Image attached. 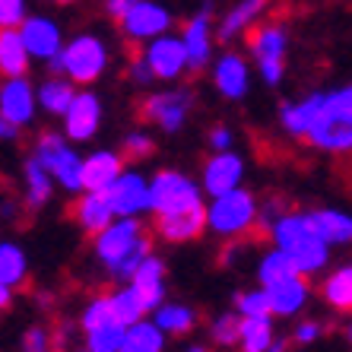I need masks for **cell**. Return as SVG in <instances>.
<instances>
[{
  "instance_id": "6da1fadb",
  "label": "cell",
  "mask_w": 352,
  "mask_h": 352,
  "mask_svg": "<svg viewBox=\"0 0 352 352\" xmlns=\"http://www.w3.org/2000/svg\"><path fill=\"white\" fill-rule=\"evenodd\" d=\"M96 261L105 267V273L118 283H127L137 263L153 251L146 229L137 216H115L105 229L96 232Z\"/></svg>"
},
{
  "instance_id": "7a4b0ae2",
  "label": "cell",
  "mask_w": 352,
  "mask_h": 352,
  "mask_svg": "<svg viewBox=\"0 0 352 352\" xmlns=\"http://www.w3.org/2000/svg\"><path fill=\"white\" fill-rule=\"evenodd\" d=\"M267 232H270V238H273V248H279L302 276H314V273H324L330 267L333 248L308 226V216L305 213H289V210H283V213L267 226Z\"/></svg>"
},
{
  "instance_id": "3957f363",
  "label": "cell",
  "mask_w": 352,
  "mask_h": 352,
  "mask_svg": "<svg viewBox=\"0 0 352 352\" xmlns=\"http://www.w3.org/2000/svg\"><path fill=\"white\" fill-rule=\"evenodd\" d=\"M305 140L324 153L346 156L352 149V86H340L320 96V105L314 111Z\"/></svg>"
},
{
  "instance_id": "277c9868",
  "label": "cell",
  "mask_w": 352,
  "mask_h": 352,
  "mask_svg": "<svg viewBox=\"0 0 352 352\" xmlns=\"http://www.w3.org/2000/svg\"><path fill=\"white\" fill-rule=\"evenodd\" d=\"M108 60H111V51H108L105 38H98L96 32H80L70 41L64 38L60 51L45 64H48L51 74L67 76L74 86H89V82L105 76Z\"/></svg>"
},
{
  "instance_id": "5b68a950",
  "label": "cell",
  "mask_w": 352,
  "mask_h": 352,
  "mask_svg": "<svg viewBox=\"0 0 352 352\" xmlns=\"http://www.w3.org/2000/svg\"><path fill=\"white\" fill-rule=\"evenodd\" d=\"M204 219L213 235L226 238V241H238L257 226V197L241 184L213 194L210 204L204 206Z\"/></svg>"
},
{
  "instance_id": "8992f818",
  "label": "cell",
  "mask_w": 352,
  "mask_h": 352,
  "mask_svg": "<svg viewBox=\"0 0 352 352\" xmlns=\"http://www.w3.org/2000/svg\"><path fill=\"white\" fill-rule=\"evenodd\" d=\"M190 206H204L200 181H194L178 168H162L149 178V213H181Z\"/></svg>"
},
{
  "instance_id": "52a82bcc",
  "label": "cell",
  "mask_w": 352,
  "mask_h": 352,
  "mask_svg": "<svg viewBox=\"0 0 352 352\" xmlns=\"http://www.w3.org/2000/svg\"><path fill=\"white\" fill-rule=\"evenodd\" d=\"M32 156L38 159L45 168L51 172L54 184L67 190V194H80L82 184H80V172H82V156L70 146V140L64 133H54V131H45L38 140H35V149Z\"/></svg>"
},
{
  "instance_id": "ba28073f",
  "label": "cell",
  "mask_w": 352,
  "mask_h": 352,
  "mask_svg": "<svg viewBox=\"0 0 352 352\" xmlns=\"http://www.w3.org/2000/svg\"><path fill=\"white\" fill-rule=\"evenodd\" d=\"M194 96L188 89H159L143 98V118L162 133H178L190 118Z\"/></svg>"
},
{
  "instance_id": "9c48e42d",
  "label": "cell",
  "mask_w": 352,
  "mask_h": 352,
  "mask_svg": "<svg viewBox=\"0 0 352 352\" xmlns=\"http://www.w3.org/2000/svg\"><path fill=\"white\" fill-rule=\"evenodd\" d=\"M172 10L165 7V3H156V0H133L127 3L124 10V16L118 19L121 25V35L127 41H149L156 38V35L168 32L172 29Z\"/></svg>"
},
{
  "instance_id": "30bf717a",
  "label": "cell",
  "mask_w": 352,
  "mask_h": 352,
  "mask_svg": "<svg viewBox=\"0 0 352 352\" xmlns=\"http://www.w3.org/2000/svg\"><path fill=\"white\" fill-rule=\"evenodd\" d=\"M102 197H105V204L111 206L115 216H137L140 219V216L149 213V178L121 168V175L102 190Z\"/></svg>"
},
{
  "instance_id": "8fae6325",
  "label": "cell",
  "mask_w": 352,
  "mask_h": 352,
  "mask_svg": "<svg viewBox=\"0 0 352 352\" xmlns=\"http://www.w3.org/2000/svg\"><path fill=\"white\" fill-rule=\"evenodd\" d=\"M102 98L96 96V92H89L86 86L82 89L74 92V98H70V105H67V111L60 115V121H64V137L70 140V143H86V140H92L98 133V127H102Z\"/></svg>"
},
{
  "instance_id": "7c38bea8",
  "label": "cell",
  "mask_w": 352,
  "mask_h": 352,
  "mask_svg": "<svg viewBox=\"0 0 352 352\" xmlns=\"http://www.w3.org/2000/svg\"><path fill=\"white\" fill-rule=\"evenodd\" d=\"M146 48H143V54L140 58L149 64V70H153V76L162 82H175L178 76L188 74V64H184V48H181V38L178 35H172V29L162 35H156V38L143 41Z\"/></svg>"
},
{
  "instance_id": "4fadbf2b",
  "label": "cell",
  "mask_w": 352,
  "mask_h": 352,
  "mask_svg": "<svg viewBox=\"0 0 352 352\" xmlns=\"http://www.w3.org/2000/svg\"><path fill=\"white\" fill-rule=\"evenodd\" d=\"M181 48H184V64H188L190 74H200L210 67L213 60V45H216V35H213V23H210V10H200L194 16L184 23L181 29Z\"/></svg>"
},
{
  "instance_id": "5bb4252c",
  "label": "cell",
  "mask_w": 352,
  "mask_h": 352,
  "mask_svg": "<svg viewBox=\"0 0 352 352\" xmlns=\"http://www.w3.org/2000/svg\"><path fill=\"white\" fill-rule=\"evenodd\" d=\"M16 29H19V38H23V45L32 60L54 58L60 51V45H64V29H60V23L51 16H41V13H29Z\"/></svg>"
},
{
  "instance_id": "9a60e30c",
  "label": "cell",
  "mask_w": 352,
  "mask_h": 352,
  "mask_svg": "<svg viewBox=\"0 0 352 352\" xmlns=\"http://www.w3.org/2000/svg\"><path fill=\"white\" fill-rule=\"evenodd\" d=\"M35 86L29 76H3L0 82V118L13 121L16 127H29L35 121Z\"/></svg>"
},
{
  "instance_id": "2e32d148",
  "label": "cell",
  "mask_w": 352,
  "mask_h": 352,
  "mask_svg": "<svg viewBox=\"0 0 352 352\" xmlns=\"http://www.w3.org/2000/svg\"><path fill=\"white\" fill-rule=\"evenodd\" d=\"M245 181V159L232 149H222V153H213V159L204 165V175H200V190L206 197L222 194V190H232Z\"/></svg>"
},
{
  "instance_id": "e0dca14e",
  "label": "cell",
  "mask_w": 352,
  "mask_h": 352,
  "mask_svg": "<svg viewBox=\"0 0 352 352\" xmlns=\"http://www.w3.org/2000/svg\"><path fill=\"white\" fill-rule=\"evenodd\" d=\"M213 86L222 98L241 102L251 92V67H248V60L241 54H235V51L219 54L213 64Z\"/></svg>"
},
{
  "instance_id": "ac0fdd59",
  "label": "cell",
  "mask_w": 352,
  "mask_h": 352,
  "mask_svg": "<svg viewBox=\"0 0 352 352\" xmlns=\"http://www.w3.org/2000/svg\"><path fill=\"white\" fill-rule=\"evenodd\" d=\"M263 292H267L273 318H295L308 305V298H311L308 276H302V273L279 279V283H270V286H263Z\"/></svg>"
},
{
  "instance_id": "d6986e66",
  "label": "cell",
  "mask_w": 352,
  "mask_h": 352,
  "mask_svg": "<svg viewBox=\"0 0 352 352\" xmlns=\"http://www.w3.org/2000/svg\"><path fill=\"white\" fill-rule=\"evenodd\" d=\"M127 283L137 289V295L143 298V305H146V311H153L159 302H165V292H168L165 261H159V257L149 251V254L137 263V270L131 273V279H127Z\"/></svg>"
},
{
  "instance_id": "ffe728a7",
  "label": "cell",
  "mask_w": 352,
  "mask_h": 352,
  "mask_svg": "<svg viewBox=\"0 0 352 352\" xmlns=\"http://www.w3.org/2000/svg\"><path fill=\"white\" fill-rule=\"evenodd\" d=\"M206 232L204 206H190L181 213H162L156 216V235L168 245H184V241H197Z\"/></svg>"
},
{
  "instance_id": "44dd1931",
  "label": "cell",
  "mask_w": 352,
  "mask_h": 352,
  "mask_svg": "<svg viewBox=\"0 0 352 352\" xmlns=\"http://www.w3.org/2000/svg\"><path fill=\"white\" fill-rule=\"evenodd\" d=\"M270 10V0H238L235 7L226 10V16L219 19V25L213 29V35L219 41H235L245 32H251L257 23L263 19V13Z\"/></svg>"
},
{
  "instance_id": "7402d4cb",
  "label": "cell",
  "mask_w": 352,
  "mask_h": 352,
  "mask_svg": "<svg viewBox=\"0 0 352 352\" xmlns=\"http://www.w3.org/2000/svg\"><path fill=\"white\" fill-rule=\"evenodd\" d=\"M121 168H124V156L115 153V149H96L89 156H82V172H80L82 190H105L121 175Z\"/></svg>"
},
{
  "instance_id": "603a6c76",
  "label": "cell",
  "mask_w": 352,
  "mask_h": 352,
  "mask_svg": "<svg viewBox=\"0 0 352 352\" xmlns=\"http://www.w3.org/2000/svg\"><path fill=\"white\" fill-rule=\"evenodd\" d=\"M308 216V226L318 232L330 248L349 245L352 241V216L346 210H333V206H320V210H311Z\"/></svg>"
},
{
  "instance_id": "cb8c5ba5",
  "label": "cell",
  "mask_w": 352,
  "mask_h": 352,
  "mask_svg": "<svg viewBox=\"0 0 352 352\" xmlns=\"http://www.w3.org/2000/svg\"><path fill=\"white\" fill-rule=\"evenodd\" d=\"M248 48H251V58H254V64H261V60H286V51H289V32H286V25L263 23V25H257V29H251Z\"/></svg>"
},
{
  "instance_id": "d4e9b609",
  "label": "cell",
  "mask_w": 352,
  "mask_h": 352,
  "mask_svg": "<svg viewBox=\"0 0 352 352\" xmlns=\"http://www.w3.org/2000/svg\"><path fill=\"white\" fill-rule=\"evenodd\" d=\"M51 197H54V178L38 159L29 156L23 165V204L29 210H41L48 206Z\"/></svg>"
},
{
  "instance_id": "484cf974",
  "label": "cell",
  "mask_w": 352,
  "mask_h": 352,
  "mask_svg": "<svg viewBox=\"0 0 352 352\" xmlns=\"http://www.w3.org/2000/svg\"><path fill=\"white\" fill-rule=\"evenodd\" d=\"M320 96L324 92H308L302 98H292V102H283L279 105V124H283V131L295 140H305V131H308V124H311L314 111L320 105Z\"/></svg>"
},
{
  "instance_id": "4316f807",
  "label": "cell",
  "mask_w": 352,
  "mask_h": 352,
  "mask_svg": "<svg viewBox=\"0 0 352 352\" xmlns=\"http://www.w3.org/2000/svg\"><path fill=\"white\" fill-rule=\"evenodd\" d=\"M80 200L74 206V216H76V226H80L86 235H96L98 229H105L108 222L115 219L111 206L105 204L102 190H80Z\"/></svg>"
},
{
  "instance_id": "83f0119b",
  "label": "cell",
  "mask_w": 352,
  "mask_h": 352,
  "mask_svg": "<svg viewBox=\"0 0 352 352\" xmlns=\"http://www.w3.org/2000/svg\"><path fill=\"white\" fill-rule=\"evenodd\" d=\"M149 314L165 336H190L197 327V311L181 302H159Z\"/></svg>"
},
{
  "instance_id": "f1b7e54d",
  "label": "cell",
  "mask_w": 352,
  "mask_h": 352,
  "mask_svg": "<svg viewBox=\"0 0 352 352\" xmlns=\"http://www.w3.org/2000/svg\"><path fill=\"white\" fill-rule=\"evenodd\" d=\"M29 51H25L19 29H7L0 25V76H23L29 74Z\"/></svg>"
},
{
  "instance_id": "f546056e",
  "label": "cell",
  "mask_w": 352,
  "mask_h": 352,
  "mask_svg": "<svg viewBox=\"0 0 352 352\" xmlns=\"http://www.w3.org/2000/svg\"><path fill=\"white\" fill-rule=\"evenodd\" d=\"M74 92H76V86L67 80V76L51 74L48 80H41V86L35 89V105H38L41 111H48V115L60 118L67 111V105H70Z\"/></svg>"
},
{
  "instance_id": "4dcf8cb0",
  "label": "cell",
  "mask_w": 352,
  "mask_h": 352,
  "mask_svg": "<svg viewBox=\"0 0 352 352\" xmlns=\"http://www.w3.org/2000/svg\"><path fill=\"white\" fill-rule=\"evenodd\" d=\"M168 336L156 327V320H149L146 314L133 324L124 327V349L121 352H162Z\"/></svg>"
},
{
  "instance_id": "1f68e13d",
  "label": "cell",
  "mask_w": 352,
  "mask_h": 352,
  "mask_svg": "<svg viewBox=\"0 0 352 352\" xmlns=\"http://www.w3.org/2000/svg\"><path fill=\"white\" fill-rule=\"evenodd\" d=\"M29 279V254L16 241H0V283L10 289L25 286Z\"/></svg>"
},
{
  "instance_id": "d6a6232c",
  "label": "cell",
  "mask_w": 352,
  "mask_h": 352,
  "mask_svg": "<svg viewBox=\"0 0 352 352\" xmlns=\"http://www.w3.org/2000/svg\"><path fill=\"white\" fill-rule=\"evenodd\" d=\"M273 318H238V343L245 352H267L273 343Z\"/></svg>"
},
{
  "instance_id": "836d02e7",
  "label": "cell",
  "mask_w": 352,
  "mask_h": 352,
  "mask_svg": "<svg viewBox=\"0 0 352 352\" xmlns=\"http://www.w3.org/2000/svg\"><path fill=\"white\" fill-rule=\"evenodd\" d=\"M320 295L324 302L333 308V311H349L352 308V267L349 263H340L336 270L327 273L324 286H320Z\"/></svg>"
},
{
  "instance_id": "e575fe53",
  "label": "cell",
  "mask_w": 352,
  "mask_h": 352,
  "mask_svg": "<svg viewBox=\"0 0 352 352\" xmlns=\"http://www.w3.org/2000/svg\"><path fill=\"white\" fill-rule=\"evenodd\" d=\"M108 311H111V318L121 320L124 327L127 324H133V320H140L146 311V305H143V298L137 295V289L127 283V286L115 289V292H108Z\"/></svg>"
},
{
  "instance_id": "d590c367",
  "label": "cell",
  "mask_w": 352,
  "mask_h": 352,
  "mask_svg": "<svg viewBox=\"0 0 352 352\" xmlns=\"http://www.w3.org/2000/svg\"><path fill=\"white\" fill-rule=\"evenodd\" d=\"M86 340L82 346L89 352H121L124 349V324L115 318H108L105 324H96V327L82 330Z\"/></svg>"
},
{
  "instance_id": "8d00e7d4",
  "label": "cell",
  "mask_w": 352,
  "mask_h": 352,
  "mask_svg": "<svg viewBox=\"0 0 352 352\" xmlns=\"http://www.w3.org/2000/svg\"><path fill=\"white\" fill-rule=\"evenodd\" d=\"M295 267L292 261H289L279 248H270L267 254L257 257V283L261 286H270V283H279V279H286V276H295Z\"/></svg>"
},
{
  "instance_id": "74e56055",
  "label": "cell",
  "mask_w": 352,
  "mask_h": 352,
  "mask_svg": "<svg viewBox=\"0 0 352 352\" xmlns=\"http://www.w3.org/2000/svg\"><path fill=\"white\" fill-rule=\"evenodd\" d=\"M235 314H238V318H267V314H270V302H267L263 286L238 292L235 295ZM270 318H273V314H270Z\"/></svg>"
},
{
  "instance_id": "f35d334b",
  "label": "cell",
  "mask_w": 352,
  "mask_h": 352,
  "mask_svg": "<svg viewBox=\"0 0 352 352\" xmlns=\"http://www.w3.org/2000/svg\"><path fill=\"white\" fill-rule=\"evenodd\" d=\"M210 336H213L216 346H226V349H232V346L238 343V314L235 311L216 314V318L210 320Z\"/></svg>"
},
{
  "instance_id": "ab89813d",
  "label": "cell",
  "mask_w": 352,
  "mask_h": 352,
  "mask_svg": "<svg viewBox=\"0 0 352 352\" xmlns=\"http://www.w3.org/2000/svg\"><path fill=\"white\" fill-rule=\"evenodd\" d=\"M153 149H156V140L149 137L146 131H133L124 137L121 143V156L124 159H149L153 156Z\"/></svg>"
},
{
  "instance_id": "60d3db41",
  "label": "cell",
  "mask_w": 352,
  "mask_h": 352,
  "mask_svg": "<svg viewBox=\"0 0 352 352\" xmlns=\"http://www.w3.org/2000/svg\"><path fill=\"white\" fill-rule=\"evenodd\" d=\"M108 318H111V311H108V295H96V298H92V302L82 308L80 327L89 330V327H96V324H105Z\"/></svg>"
},
{
  "instance_id": "b9f144b4",
  "label": "cell",
  "mask_w": 352,
  "mask_h": 352,
  "mask_svg": "<svg viewBox=\"0 0 352 352\" xmlns=\"http://www.w3.org/2000/svg\"><path fill=\"white\" fill-rule=\"evenodd\" d=\"M29 16V0H0V25L16 29Z\"/></svg>"
},
{
  "instance_id": "7bdbcfd3",
  "label": "cell",
  "mask_w": 352,
  "mask_h": 352,
  "mask_svg": "<svg viewBox=\"0 0 352 352\" xmlns=\"http://www.w3.org/2000/svg\"><path fill=\"white\" fill-rule=\"evenodd\" d=\"M292 336H295V343L298 346H311V343H318L320 336H324V324L320 320H298L295 324V330H292Z\"/></svg>"
},
{
  "instance_id": "ee69618b",
  "label": "cell",
  "mask_w": 352,
  "mask_h": 352,
  "mask_svg": "<svg viewBox=\"0 0 352 352\" xmlns=\"http://www.w3.org/2000/svg\"><path fill=\"white\" fill-rule=\"evenodd\" d=\"M257 74H261V80L267 82V86H279L283 76H286V60H261V64H257Z\"/></svg>"
},
{
  "instance_id": "f6af8a7d",
  "label": "cell",
  "mask_w": 352,
  "mask_h": 352,
  "mask_svg": "<svg viewBox=\"0 0 352 352\" xmlns=\"http://www.w3.org/2000/svg\"><path fill=\"white\" fill-rule=\"evenodd\" d=\"M23 349L25 352H45V349H51L48 330H45V327H29L23 333Z\"/></svg>"
},
{
  "instance_id": "bcb514c9",
  "label": "cell",
  "mask_w": 352,
  "mask_h": 352,
  "mask_svg": "<svg viewBox=\"0 0 352 352\" xmlns=\"http://www.w3.org/2000/svg\"><path fill=\"white\" fill-rule=\"evenodd\" d=\"M127 80H131L133 86H149V82H156V76H153V70H149L146 60L133 58L131 67H127Z\"/></svg>"
},
{
  "instance_id": "7dc6e473",
  "label": "cell",
  "mask_w": 352,
  "mask_h": 352,
  "mask_svg": "<svg viewBox=\"0 0 352 352\" xmlns=\"http://www.w3.org/2000/svg\"><path fill=\"white\" fill-rule=\"evenodd\" d=\"M232 146H235V133H232V127L216 124L213 131H210V149H213V153H222V149H232Z\"/></svg>"
},
{
  "instance_id": "c3c4849f",
  "label": "cell",
  "mask_w": 352,
  "mask_h": 352,
  "mask_svg": "<svg viewBox=\"0 0 352 352\" xmlns=\"http://www.w3.org/2000/svg\"><path fill=\"white\" fill-rule=\"evenodd\" d=\"M283 210H286V204H283L279 197H270V200H263V204H257V222H261L263 229H267V226H270V222L276 219V216L283 213Z\"/></svg>"
},
{
  "instance_id": "681fc988",
  "label": "cell",
  "mask_w": 352,
  "mask_h": 352,
  "mask_svg": "<svg viewBox=\"0 0 352 352\" xmlns=\"http://www.w3.org/2000/svg\"><path fill=\"white\" fill-rule=\"evenodd\" d=\"M127 3H131V0H105V13L111 19H121L124 10H127Z\"/></svg>"
},
{
  "instance_id": "f907efd6",
  "label": "cell",
  "mask_w": 352,
  "mask_h": 352,
  "mask_svg": "<svg viewBox=\"0 0 352 352\" xmlns=\"http://www.w3.org/2000/svg\"><path fill=\"white\" fill-rule=\"evenodd\" d=\"M19 133H23V127H16V124L7 121V118H0V140H16Z\"/></svg>"
},
{
  "instance_id": "816d5d0a",
  "label": "cell",
  "mask_w": 352,
  "mask_h": 352,
  "mask_svg": "<svg viewBox=\"0 0 352 352\" xmlns=\"http://www.w3.org/2000/svg\"><path fill=\"white\" fill-rule=\"evenodd\" d=\"M10 305H13V289L0 283V311H7Z\"/></svg>"
},
{
  "instance_id": "f5cc1de1",
  "label": "cell",
  "mask_w": 352,
  "mask_h": 352,
  "mask_svg": "<svg viewBox=\"0 0 352 352\" xmlns=\"http://www.w3.org/2000/svg\"><path fill=\"white\" fill-rule=\"evenodd\" d=\"M58 3H64V7H74V3H80V0H58Z\"/></svg>"
},
{
  "instance_id": "db71d44e",
  "label": "cell",
  "mask_w": 352,
  "mask_h": 352,
  "mask_svg": "<svg viewBox=\"0 0 352 352\" xmlns=\"http://www.w3.org/2000/svg\"><path fill=\"white\" fill-rule=\"evenodd\" d=\"M131 3H133V0H131Z\"/></svg>"
}]
</instances>
